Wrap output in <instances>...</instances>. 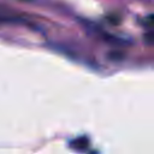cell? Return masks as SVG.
Returning <instances> with one entry per match:
<instances>
[{"instance_id": "6da1fadb", "label": "cell", "mask_w": 154, "mask_h": 154, "mask_svg": "<svg viewBox=\"0 0 154 154\" xmlns=\"http://www.w3.org/2000/svg\"><path fill=\"white\" fill-rule=\"evenodd\" d=\"M148 23H149L152 26H154V14H152V16L148 17Z\"/></svg>"}]
</instances>
